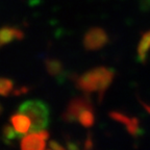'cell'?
<instances>
[{"mask_svg": "<svg viewBox=\"0 0 150 150\" xmlns=\"http://www.w3.org/2000/svg\"><path fill=\"white\" fill-rule=\"evenodd\" d=\"M115 76L114 70L108 67H97L91 69L79 76L76 80L78 89L86 93H98L102 98Z\"/></svg>", "mask_w": 150, "mask_h": 150, "instance_id": "6da1fadb", "label": "cell"}, {"mask_svg": "<svg viewBox=\"0 0 150 150\" xmlns=\"http://www.w3.org/2000/svg\"><path fill=\"white\" fill-rule=\"evenodd\" d=\"M19 112H22L30 119L31 126L29 132H39L49 124V108L42 100L35 99L25 101L19 108Z\"/></svg>", "mask_w": 150, "mask_h": 150, "instance_id": "7a4b0ae2", "label": "cell"}, {"mask_svg": "<svg viewBox=\"0 0 150 150\" xmlns=\"http://www.w3.org/2000/svg\"><path fill=\"white\" fill-rule=\"evenodd\" d=\"M108 43V35L102 28H91L83 38V45L87 50H99Z\"/></svg>", "mask_w": 150, "mask_h": 150, "instance_id": "3957f363", "label": "cell"}, {"mask_svg": "<svg viewBox=\"0 0 150 150\" xmlns=\"http://www.w3.org/2000/svg\"><path fill=\"white\" fill-rule=\"evenodd\" d=\"M88 108H92V103L89 99L84 98V97L74 98L69 102L68 106L64 112L63 118L64 120L68 122H74L78 120L80 114Z\"/></svg>", "mask_w": 150, "mask_h": 150, "instance_id": "277c9868", "label": "cell"}, {"mask_svg": "<svg viewBox=\"0 0 150 150\" xmlns=\"http://www.w3.org/2000/svg\"><path fill=\"white\" fill-rule=\"evenodd\" d=\"M45 139L38 132H30L23 137L21 142L22 150H44Z\"/></svg>", "mask_w": 150, "mask_h": 150, "instance_id": "5b68a950", "label": "cell"}, {"mask_svg": "<svg viewBox=\"0 0 150 150\" xmlns=\"http://www.w3.org/2000/svg\"><path fill=\"white\" fill-rule=\"evenodd\" d=\"M11 121H12L13 126H14L15 130L17 131V134H19L20 138L26 136L30 131V126H31L30 119L26 115L22 114V112L13 115L12 118H11Z\"/></svg>", "mask_w": 150, "mask_h": 150, "instance_id": "8992f818", "label": "cell"}, {"mask_svg": "<svg viewBox=\"0 0 150 150\" xmlns=\"http://www.w3.org/2000/svg\"><path fill=\"white\" fill-rule=\"evenodd\" d=\"M110 117L114 120H116V121L122 123V124H125L127 130L129 131V134H134V136L139 134V131H140V124H139V121L137 118H130L119 112H110Z\"/></svg>", "mask_w": 150, "mask_h": 150, "instance_id": "52a82bcc", "label": "cell"}, {"mask_svg": "<svg viewBox=\"0 0 150 150\" xmlns=\"http://www.w3.org/2000/svg\"><path fill=\"white\" fill-rule=\"evenodd\" d=\"M149 51H150V30H148L142 35L141 40L138 45V59L141 63H144L147 59Z\"/></svg>", "mask_w": 150, "mask_h": 150, "instance_id": "ba28073f", "label": "cell"}, {"mask_svg": "<svg viewBox=\"0 0 150 150\" xmlns=\"http://www.w3.org/2000/svg\"><path fill=\"white\" fill-rule=\"evenodd\" d=\"M23 37L22 31L18 30L17 28L3 27L0 29V46L7 44L14 40H18Z\"/></svg>", "mask_w": 150, "mask_h": 150, "instance_id": "9c48e42d", "label": "cell"}, {"mask_svg": "<svg viewBox=\"0 0 150 150\" xmlns=\"http://www.w3.org/2000/svg\"><path fill=\"white\" fill-rule=\"evenodd\" d=\"M46 68L47 71L49 72V74L52 75V76H59L62 74V72H63V66L57 59H47Z\"/></svg>", "mask_w": 150, "mask_h": 150, "instance_id": "30bf717a", "label": "cell"}, {"mask_svg": "<svg viewBox=\"0 0 150 150\" xmlns=\"http://www.w3.org/2000/svg\"><path fill=\"white\" fill-rule=\"evenodd\" d=\"M94 114L92 108H88L84 110L83 112L80 114V116L78 117V121L80 122V124L83 125L86 127H91L94 124Z\"/></svg>", "mask_w": 150, "mask_h": 150, "instance_id": "8fae6325", "label": "cell"}, {"mask_svg": "<svg viewBox=\"0 0 150 150\" xmlns=\"http://www.w3.org/2000/svg\"><path fill=\"white\" fill-rule=\"evenodd\" d=\"M14 82L8 78L0 77V95L1 96H7L13 90Z\"/></svg>", "mask_w": 150, "mask_h": 150, "instance_id": "7c38bea8", "label": "cell"}, {"mask_svg": "<svg viewBox=\"0 0 150 150\" xmlns=\"http://www.w3.org/2000/svg\"><path fill=\"white\" fill-rule=\"evenodd\" d=\"M2 136L3 139H4L5 143H11L13 140L17 138H20L19 134H17V131L15 130L14 126H11V125H5L2 129Z\"/></svg>", "mask_w": 150, "mask_h": 150, "instance_id": "4fadbf2b", "label": "cell"}, {"mask_svg": "<svg viewBox=\"0 0 150 150\" xmlns=\"http://www.w3.org/2000/svg\"><path fill=\"white\" fill-rule=\"evenodd\" d=\"M49 148H51L52 150H65L57 142H55V141L49 142Z\"/></svg>", "mask_w": 150, "mask_h": 150, "instance_id": "5bb4252c", "label": "cell"}, {"mask_svg": "<svg viewBox=\"0 0 150 150\" xmlns=\"http://www.w3.org/2000/svg\"><path fill=\"white\" fill-rule=\"evenodd\" d=\"M1 112H2V108H1V105H0V114H1Z\"/></svg>", "mask_w": 150, "mask_h": 150, "instance_id": "9a60e30c", "label": "cell"}]
</instances>
